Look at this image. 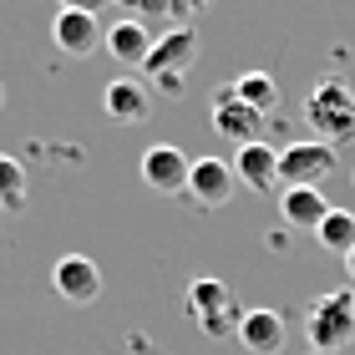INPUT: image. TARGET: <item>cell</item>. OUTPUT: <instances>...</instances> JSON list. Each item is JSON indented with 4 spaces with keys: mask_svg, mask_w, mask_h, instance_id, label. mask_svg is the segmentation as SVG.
<instances>
[{
    "mask_svg": "<svg viewBox=\"0 0 355 355\" xmlns=\"http://www.w3.org/2000/svg\"><path fill=\"white\" fill-rule=\"evenodd\" d=\"M304 122L315 127L320 142H330L335 153L355 142V92L340 82V76H325V82H315L310 96H304Z\"/></svg>",
    "mask_w": 355,
    "mask_h": 355,
    "instance_id": "obj_1",
    "label": "cell"
},
{
    "mask_svg": "<svg viewBox=\"0 0 355 355\" xmlns=\"http://www.w3.org/2000/svg\"><path fill=\"white\" fill-rule=\"evenodd\" d=\"M304 335H310L315 355H335L355 345V289H325L304 310Z\"/></svg>",
    "mask_w": 355,
    "mask_h": 355,
    "instance_id": "obj_2",
    "label": "cell"
},
{
    "mask_svg": "<svg viewBox=\"0 0 355 355\" xmlns=\"http://www.w3.org/2000/svg\"><path fill=\"white\" fill-rule=\"evenodd\" d=\"M198 31L193 26H173V31H163V36L153 41V51H148V61H142V71H148V82H157L168 96H183V76H188V67L198 61Z\"/></svg>",
    "mask_w": 355,
    "mask_h": 355,
    "instance_id": "obj_3",
    "label": "cell"
},
{
    "mask_svg": "<svg viewBox=\"0 0 355 355\" xmlns=\"http://www.w3.org/2000/svg\"><path fill=\"white\" fill-rule=\"evenodd\" d=\"M183 310H188V320L208 335V340H234L239 315H244L234 304V295H229V284H223V279H193Z\"/></svg>",
    "mask_w": 355,
    "mask_h": 355,
    "instance_id": "obj_4",
    "label": "cell"
},
{
    "mask_svg": "<svg viewBox=\"0 0 355 355\" xmlns=\"http://www.w3.org/2000/svg\"><path fill=\"white\" fill-rule=\"evenodd\" d=\"M208 122H214V132L229 137L234 148H244V142H259V132H264V112H254L249 102H239L234 82L218 87L214 96H208Z\"/></svg>",
    "mask_w": 355,
    "mask_h": 355,
    "instance_id": "obj_5",
    "label": "cell"
},
{
    "mask_svg": "<svg viewBox=\"0 0 355 355\" xmlns=\"http://www.w3.org/2000/svg\"><path fill=\"white\" fill-rule=\"evenodd\" d=\"M335 168H340V153H335L330 142H295V148L279 153L284 188H320Z\"/></svg>",
    "mask_w": 355,
    "mask_h": 355,
    "instance_id": "obj_6",
    "label": "cell"
},
{
    "mask_svg": "<svg viewBox=\"0 0 355 355\" xmlns=\"http://www.w3.org/2000/svg\"><path fill=\"white\" fill-rule=\"evenodd\" d=\"M234 193H239L234 163H223V157H193V168H188V198L198 208H229Z\"/></svg>",
    "mask_w": 355,
    "mask_h": 355,
    "instance_id": "obj_7",
    "label": "cell"
},
{
    "mask_svg": "<svg viewBox=\"0 0 355 355\" xmlns=\"http://www.w3.org/2000/svg\"><path fill=\"white\" fill-rule=\"evenodd\" d=\"M51 289L67 304H96L102 300V269H96V259H87V254H61L56 269H51Z\"/></svg>",
    "mask_w": 355,
    "mask_h": 355,
    "instance_id": "obj_8",
    "label": "cell"
},
{
    "mask_svg": "<svg viewBox=\"0 0 355 355\" xmlns=\"http://www.w3.org/2000/svg\"><path fill=\"white\" fill-rule=\"evenodd\" d=\"M188 168H193V157H183L173 148V142H157V148L142 153V183H148L153 193H188Z\"/></svg>",
    "mask_w": 355,
    "mask_h": 355,
    "instance_id": "obj_9",
    "label": "cell"
},
{
    "mask_svg": "<svg viewBox=\"0 0 355 355\" xmlns=\"http://www.w3.org/2000/svg\"><path fill=\"white\" fill-rule=\"evenodd\" d=\"M51 46L61 56H76V61H87L96 46H102V21L87 10H56V21H51Z\"/></svg>",
    "mask_w": 355,
    "mask_h": 355,
    "instance_id": "obj_10",
    "label": "cell"
},
{
    "mask_svg": "<svg viewBox=\"0 0 355 355\" xmlns=\"http://www.w3.org/2000/svg\"><path fill=\"white\" fill-rule=\"evenodd\" d=\"M234 340L244 345L249 355H279L284 350V315L279 310H244L239 315V330H234Z\"/></svg>",
    "mask_w": 355,
    "mask_h": 355,
    "instance_id": "obj_11",
    "label": "cell"
},
{
    "mask_svg": "<svg viewBox=\"0 0 355 355\" xmlns=\"http://www.w3.org/2000/svg\"><path fill=\"white\" fill-rule=\"evenodd\" d=\"M234 178L249 193H274L279 188V153H274L269 142H244V148L234 153Z\"/></svg>",
    "mask_w": 355,
    "mask_h": 355,
    "instance_id": "obj_12",
    "label": "cell"
},
{
    "mask_svg": "<svg viewBox=\"0 0 355 355\" xmlns=\"http://www.w3.org/2000/svg\"><path fill=\"white\" fill-rule=\"evenodd\" d=\"M102 96H107V117L112 122L137 127V122L153 117V92H148V82H137V76H117V82H107Z\"/></svg>",
    "mask_w": 355,
    "mask_h": 355,
    "instance_id": "obj_13",
    "label": "cell"
},
{
    "mask_svg": "<svg viewBox=\"0 0 355 355\" xmlns=\"http://www.w3.org/2000/svg\"><path fill=\"white\" fill-rule=\"evenodd\" d=\"M330 198H325V188H279V218L289 223V229H320V218L330 214Z\"/></svg>",
    "mask_w": 355,
    "mask_h": 355,
    "instance_id": "obj_14",
    "label": "cell"
},
{
    "mask_svg": "<svg viewBox=\"0 0 355 355\" xmlns=\"http://www.w3.org/2000/svg\"><path fill=\"white\" fill-rule=\"evenodd\" d=\"M102 46H107V56L122 61V67H142L148 51H153V31L142 21H132V15H122L112 31H102Z\"/></svg>",
    "mask_w": 355,
    "mask_h": 355,
    "instance_id": "obj_15",
    "label": "cell"
},
{
    "mask_svg": "<svg viewBox=\"0 0 355 355\" xmlns=\"http://www.w3.org/2000/svg\"><path fill=\"white\" fill-rule=\"evenodd\" d=\"M315 239H320V249H330V254H350L355 249V214L350 208H330V214L320 218Z\"/></svg>",
    "mask_w": 355,
    "mask_h": 355,
    "instance_id": "obj_16",
    "label": "cell"
},
{
    "mask_svg": "<svg viewBox=\"0 0 355 355\" xmlns=\"http://www.w3.org/2000/svg\"><path fill=\"white\" fill-rule=\"evenodd\" d=\"M234 92H239V102H249L254 112H274V102H279V82H274L269 71H244V76H234Z\"/></svg>",
    "mask_w": 355,
    "mask_h": 355,
    "instance_id": "obj_17",
    "label": "cell"
},
{
    "mask_svg": "<svg viewBox=\"0 0 355 355\" xmlns=\"http://www.w3.org/2000/svg\"><path fill=\"white\" fill-rule=\"evenodd\" d=\"M26 193H31L26 168L15 163V157L0 153V214H15V208H26Z\"/></svg>",
    "mask_w": 355,
    "mask_h": 355,
    "instance_id": "obj_18",
    "label": "cell"
},
{
    "mask_svg": "<svg viewBox=\"0 0 355 355\" xmlns=\"http://www.w3.org/2000/svg\"><path fill=\"white\" fill-rule=\"evenodd\" d=\"M117 6L132 15V21H142V15H173V0H117Z\"/></svg>",
    "mask_w": 355,
    "mask_h": 355,
    "instance_id": "obj_19",
    "label": "cell"
},
{
    "mask_svg": "<svg viewBox=\"0 0 355 355\" xmlns=\"http://www.w3.org/2000/svg\"><path fill=\"white\" fill-rule=\"evenodd\" d=\"M203 6H208V0H173V21H178V26H188V15H198Z\"/></svg>",
    "mask_w": 355,
    "mask_h": 355,
    "instance_id": "obj_20",
    "label": "cell"
},
{
    "mask_svg": "<svg viewBox=\"0 0 355 355\" xmlns=\"http://www.w3.org/2000/svg\"><path fill=\"white\" fill-rule=\"evenodd\" d=\"M102 6H112V0H61V10H87V15H96Z\"/></svg>",
    "mask_w": 355,
    "mask_h": 355,
    "instance_id": "obj_21",
    "label": "cell"
},
{
    "mask_svg": "<svg viewBox=\"0 0 355 355\" xmlns=\"http://www.w3.org/2000/svg\"><path fill=\"white\" fill-rule=\"evenodd\" d=\"M345 274H350V284H355V249L345 254Z\"/></svg>",
    "mask_w": 355,
    "mask_h": 355,
    "instance_id": "obj_22",
    "label": "cell"
},
{
    "mask_svg": "<svg viewBox=\"0 0 355 355\" xmlns=\"http://www.w3.org/2000/svg\"><path fill=\"white\" fill-rule=\"evenodd\" d=\"M0 107H6V82H0Z\"/></svg>",
    "mask_w": 355,
    "mask_h": 355,
    "instance_id": "obj_23",
    "label": "cell"
},
{
    "mask_svg": "<svg viewBox=\"0 0 355 355\" xmlns=\"http://www.w3.org/2000/svg\"><path fill=\"white\" fill-rule=\"evenodd\" d=\"M350 183H355V178H350Z\"/></svg>",
    "mask_w": 355,
    "mask_h": 355,
    "instance_id": "obj_24",
    "label": "cell"
},
{
    "mask_svg": "<svg viewBox=\"0 0 355 355\" xmlns=\"http://www.w3.org/2000/svg\"><path fill=\"white\" fill-rule=\"evenodd\" d=\"M310 355H315V350H310Z\"/></svg>",
    "mask_w": 355,
    "mask_h": 355,
    "instance_id": "obj_25",
    "label": "cell"
}]
</instances>
